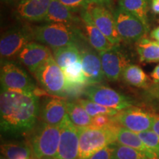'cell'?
Returning <instances> with one entry per match:
<instances>
[{
	"instance_id": "obj_1",
	"label": "cell",
	"mask_w": 159,
	"mask_h": 159,
	"mask_svg": "<svg viewBox=\"0 0 159 159\" xmlns=\"http://www.w3.org/2000/svg\"><path fill=\"white\" fill-rule=\"evenodd\" d=\"M35 93L1 90V130L5 134L23 135L35 128L39 108Z\"/></svg>"
},
{
	"instance_id": "obj_2",
	"label": "cell",
	"mask_w": 159,
	"mask_h": 159,
	"mask_svg": "<svg viewBox=\"0 0 159 159\" xmlns=\"http://www.w3.org/2000/svg\"><path fill=\"white\" fill-rule=\"evenodd\" d=\"M34 40L49 47L52 49L66 47L78 46L85 37L75 25L63 23H46L33 27Z\"/></svg>"
},
{
	"instance_id": "obj_3",
	"label": "cell",
	"mask_w": 159,
	"mask_h": 159,
	"mask_svg": "<svg viewBox=\"0 0 159 159\" xmlns=\"http://www.w3.org/2000/svg\"><path fill=\"white\" fill-rule=\"evenodd\" d=\"M113 123L114 120L105 128H95L91 125L85 128H78L79 151L77 159H88L98 150L116 143Z\"/></svg>"
},
{
	"instance_id": "obj_4",
	"label": "cell",
	"mask_w": 159,
	"mask_h": 159,
	"mask_svg": "<svg viewBox=\"0 0 159 159\" xmlns=\"http://www.w3.org/2000/svg\"><path fill=\"white\" fill-rule=\"evenodd\" d=\"M61 138V126L41 122L31 133L30 147L37 159L56 158Z\"/></svg>"
},
{
	"instance_id": "obj_5",
	"label": "cell",
	"mask_w": 159,
	"mask_h": 159,
	"mask_svg": "<svg viewBox=\"0 0 159 159\" xmlns=\"http://www.w3.org/2000/svg\"><path fill=\"white\" fill-rule=\"evenodd\" d=\"M34 40L33 28L28 25H18L8 29L0 39L1 61H11L19 55L24 47Z\"/></svg>"
},
{
	"instance_id": "obj_6",
	"label": "cell",
	"mask_w": 159,
	"mask_h": 159,
	"mask_svg": "<svg viewBox=\"0 0 159 159\" xmlns=\"http://www.w3.org/2000/svg\"><path fill=\"white\" fill-rule=\"evenodd\" d=\"M2 89L19 92L35 93L36 85L21 66L11 61H1Z\"/></svg>"
},
{
	"instance_id": "obj_7",
	"label": "cell",
	"mask_w": 159,
	"mask_h": 159,
	"mask_svg": "<svg viewBox=\"0 0 159 159\" xmlns=\"http://www.w3.org/2000/svg\"><path fill=\"white\" fill-rule=\"evenodd\" d=\"M113 13L117 32L122 41L133 43L144 38L149 29L138 17L120 7H116Z\"/></svg>"
},
{
	"instance_id": "obj_8",
	"label": "cell",
	"mask_w": 159,
	"mask_h": 159,
	"mask_svg": "<svg viewBox=\"0 0 159 159\" xmlns=\"http://www.w3.org/2000/svg\"><path fill=\"white\" fill-rule=\"evenodd\" d=\"M35 78L49 94L62 96L66 91V81L62 69L52 57L34 73Z\"/></svg>"
},
{
	"instance_id": "obj_9",
	"label": "cell",
	"mask_w": 159,
	"mask_h": 159,
	"mask_svg": "<svg viewBox=\"0 0 159 159\" xmlns=\"http://www.w3.org/2000/svg\"><path fill=\"white\" fill-rule=\"evenodd\" d=\"M84 94L97 104L118 111L130 108L134 105V101L129 97L103 85H89L85 87Z\"/></svg>"
},
{
	"instance_id": "obj_10",
	"label": "cell",
	"mask_w": 159,
	"mask_h": 159,
	"mask_svg": "<svg viewBox=\"0 0 159 159\" xmlns=\"http://www.w3.org/2000/svg\"><path fill=\"white\" fill-rule=\"evenodd\" d=\"M113 120L121 126L139 134L152 130L153 114L132 106L119 111L118 114L113 116Z\"/></svg>"
},
{
	"instance_id": "obj_11",
	"label": "cell",
	"mask_w": 159,
	"mask_h": 159,
	"mask_svg": "<svg viewBox=\"0 0 159 159\" xmlns=\"http://www.w3.org/2000/svg\"><path fill=\"white\" fill-rule=\"evenodd\" d=\"M105 77L109 80L116 81L122 75L125 69L130 64L124 52L118 46L99 52Z\"/></svg>"
},
{
	"instance_id": "obj_12",
	"label": "cell",
	"mask_w": 159,
	"mask_h": 159,
	"mask_svg": "<svg viewBox=\"0 0 159 159\" xmlns=\"http://www.w3.org/2000/svg\"><path fill=\"white\" fill-rule=\"evenodd\" d=\"M88 11L98 29L114 46L120 44L121 38L116 30L114 13L105 5H90Z\"/></svg>"
},
{
	"instance_id": "obj_13",
	"label": "cell",
	"mask_w": 159,
	"mask_h": 159,
	"mask_svg": "<svg viewBox=\"0 0 159 159\" xmlns=\"http://www.w3.org/2000/svg\"><path fill=\"white\" fill-rule=\"evenodd\" d=\"M79 151V131L67 116L61 125V138L57 159H77Z\"/></svg>"
},
{
	"instance_id": "obj_14",
	"label": "cell",
	"mask_w": 159,
	"mask_h": 159,
	"mask_svg": "<svg viewBox=\"0 0 159 159\" xmlns=\"http://www.w3.org/2000/svg\"><path fill=\"white\" fill-rule=\"evenodd\" d=\"M53 57L50 49L42 43L31 41L24 47L18 55V59L32 73Z\"/></svg>"
},
{
	"instance_id": "obj_15",
	"label": "cell",
	"mask_w": 159,
	"mask_h": 159,
	"mask_svg": "<svg viewBox=\"0 0 159 159\" xmlns=\"http://www.w3.org/2000/svg\"><path fill=\"white\" fill-rule=\"evenodd\" d=\"M81 24L84 30L85 39L94 50L98 52L108 50L114 45L111 43L106 36L98 29L93 21L91 16L88 11V8L84 9L80 12Z\"/></svg>"
},
{
	"instance_id": "obj_16",
	"label": "cell",
	"mask_w": 159,
	"mask_h": 159,
	"mask_svg": "<svg viewBox=\"0 0 159 159\" xmlns=\"http://www.w3.org/2000/svg\"><path fill=\"white\" fill-rule=\"evenodd\" d=\"M39 112L43 122L61 126L67 117V102L59 98H47L43 100Z\"/></svg>"
},
{
	"instance_id": "obj_17",
	"label": "cell",
	"mask_w": 159,
	"mask_h": 159,
	"mask_svg": "<svg viewBox=\"0 0 159 159\" xmlns=\"http://www.w3.org/2000/svg\"><path fill=\"white\" fill-rule=\"evenodd\" d=\"M96 52L88 48L80 50L81 63L86 77L87 85L99 84L105 77L99 55Z\"/></svg>"
},
{
	"instance_id": "obj_18",
	"label": "cell",
	"mask_w": 159,
	"mask_h": 159,
	"mask_svg": "<svg viewBox=\"0 0 159 159\" xmlns=\"http://www.w3.org/2000/svg\"><path fill=\"white\" fill-rule=\"evenodd\" d=\"M51 0H19L16 14L20 19L28 21H43Z\"/></svg>"
},
{
	"instance_id": "obj_19",
	"label": "cell",
	"mask_w": 159,
	"mask_h": 159,
	"mask_svg": "<svg viewBox=\"0 0 159 159\" xmlns=\"http://www.w3.org/2000/svg\"><path fill=\"white\" fill-rule=\"evenodd\" d=\"M113 129L116 143L142 151L147 155L149 159H159L158 155L144 144L138 134L121 126L115 122L113 123Z\"/></svg>"
},
{
	"instance_id": "obj_20",
	"label": "cell",
	"mask_w": 159,
	"mask_h": 159,
	"mask_svg": "<svg viewBox=\"0 0 159 159\" xmlns=\"http://www.w3.org/2000/svg\"><path fill=\"white\" fill-rule=\"evenodd\" d=\"M45 23H63L76 25L81 22L80 17L74 15V13L63 5L59 0H51L48 11L43 19Z\"/></svg>"
},
{
	"instance_id": "obj_21",
	"label": "cell",
	"mask_w": 159,
	"mask_h": 159,
	"mask_svg": "<svg viewBox=\"0 0 159 159\" xmlns=\"http://www.w3.org/2000/svg\"><path fill=\"white\" fill-rule=\"evenodd\" d=\"M62 70L65 77L66 91L74 92V90L81 89L87 84L81 61L70 64Z\"/></svg>"
},
{
	"instance_id": "obj_22",
	"label": "cell",
	"mask_w": 159,
	"mask_h": 159,
	"mask_svg": "<svg viewBox=\"0 0 159 159\" xmlns=\"http://www.w3.org/2000/svg\"><path fill=\"white\" fill-rule=\"evenodd\" d=\"M122 76L125 83L136 88L147 89L152 84L150 77L137 65L129 64L125 69Z\"/></svg>"
},
{
	"instance_id": "obj_23",
	"label": "cell",
	"mask_w": 159,
	"mask_h": 159,
	"mask_svg": "<svg viewBox=\"0 0 159 159\" xmlns=\"http://www.w3.org/2000/svg\"><path fill=\"white\" fill-rule=\"evenodd\" d=\"M55 61L61 69H64L70 64L81 61L80 50L78 46L70 45L52 49Z\"/></svg>"
},
{
	"instance_id": "obj_24",
	"label": "cell",
	"mask_w": 159,
	"mask_h": 159,
	"mask_svg": "<svg viewBox=\"0 0 159 159\" xmlns=\"http://www.w3.org/2000/svg\"><path fill=\"white\" fill-rule=\"evenodd\" d=\"M136 50L142 62H159V43L157 41L143 38L137 42Z\"/></svg>"
},
{
	"instance_id": "obj_25",
	"label": "cell",
	"mask_w": 159,
	"mask_h": 159,
	"mask_svg": "<svg viewBox=\"0 0 159 159\" xmlns=\"http://www.w3.org/2000/svg\"><path fill=\"white\" fill-rule=\"evenodd\" d=\"M119 7L138 17L149 29L148 0H119Z\"/></svg>"
},
{
	"instance_id": "obj_26",
	"label": "cell",
	"mask_w": 159,
	"mask_h": 159,
	"mask_svg": "<svg viewBox=\"0 0 159 159\" xmlns=\"http://www.w3.org/2000/svg\"><path fill=\"white\" fill-rule=\"evenodd\" d=\"M67 116L77 128H85L92 124V117L78 102H67Z\"/></svg>"
},
{
	"instance_id": "obj_27",
	"label": "cell",
	"mask_w": 159,
	"mask_h": 159,
	"mask_svg": "<svg viewBox=\"0 0 159 159\" xmlns=\"http://www.w3.org/2000/svg\"><path fill=\"white\" fill-rule=\"evenodd\" d=\"M1 153L8 159H30L33 151L24 143H5L1 145Z\"/></svg>"
},
{
	"instance_id": "obj_28",
	"label": "cell",
	"mask_w": 159,
	"mask_h": 159,
	"mask_svg": "<svg viewBox=\"0 0 159 159\" xmlns=\"http://www.w3.org/2000/svg\"><path fill=\"white\" fill-rule=\"evenodd\" d=\"M111 159H149L144 152L135 148L114 143Z\"/></svg>"
},
{
	"instance_id": "obj_29",
	"label": "cell",
	"mask_w": 159,
	"mask_h": 159,
	"mask_svg": "<svg viewBox=\"0 0 159 159\" xmlns=\"http://www.w3.org/2000/svg\"><path fill=\"white\" fill-rule=\"evenodd\" d=\"M77 102L82 105L85 110L86 111V112L92 118L101 114L114 116L118 114V112L119 111L118 110H116V109L108 108V107L97 104V103L93 102V101L90 100V99H79Z\"/></svg>"
},
{
	"instance_id": "obj_30",
	"label": "cell",
	"mask_w": 159,
	"mask_h": 159,
	"mask_svg": "<svg viewBox=\"0 0 159 159\" xmlns=\"http://www.w3.org/2000/svg\"><path fill=\"white\" fill-rule=\"evenodd\" d=\"M146 146L152 150L159 157V136L152 130H149L138 134Z\"/></svg>"
},
{
	"instance_id": "obj_31",
	"label": "cell",
	"mask_w": 159,
	"mask_h": 159,
	"mask_svg": "<svg viewBox=\"0 0 159 159\" xmlns=\"http://www.w3.org/2000/svg\"><path fill=\"white\" fill-rule=\"evenodd\" d=\"M61 3L66 6L73 13L80 12L87 9L91 5L88 0H59Z\"/></svg>"
},
{
	"instance_id": "obj_32",
	"label": "cell",
	"mask_w": 159,
	"mask_h": 159,
	"mask_svg": "<svg viewBox=\"0 0 159 159\" xmlns=\"http://www.w3.org/2000/svg\"><path fill=\"white\" fill-rule=\"evenodd\" d=\"M113 122L112 116L108 115L101 114L93 117L91 126L95 128H105Z\"/></svg>"
},
{
	"instance_id": "obj_33",
	"label": "cell",
	"mask_w": 159,
	"mask_h": 159,
	"mask_svg": "<svg viewBox=\"0 0 159 159\" xmlns=\"http://www.w3.org/2000/svg\"><path fill=\"white\" fill-rule=\"evenodd\" d=\"M114 144H111L98 150L95 153L91 155L88 159H111L114 151Z\"/></svg>"
},
{
	"instance_id": "obj_34",
	"label": "cell",
	"mask_w": 159,
	"mask_h": 159,
	"mask_svg": "<svg viewBox=\"0 0 159 159\" xmlns=\"http://www.w3.org/2000/svg\"><path fill=\"white\" fill-rule=\"evenodd\" d=\"M153 114V122H152V130L159 136V115L156 114Z\"/></svg>"
},
{
	"instance_id": "obj_35",
	"label": "cell",
	"mask_w": 159,
	"mask_h": 159,
	"mask_svg": "<svg viewBox=\"0 0 159 159\" xmlns=\"http://www.w3.org/2000/svg\"><path fill=\"white\" fill-rule=\"evenodd\" d=\"M150 8L155 14H159V0H151Z\"/></svg>"
},
{
	"instance_id": "obj_36",
	"label": "cell",
	"mask_w": 159,
	"mask_h": 159,
	"mask_svg": "<svg viewBox=\"0 0 159 159\" xmlns=\"http://www.w3.org/2000/svg\"><path fill=\"white\" fill-rule=\"evenodd\" d=\"M150 76L153 83H159V65L155 67Z\"/></svg>"
},
{
	"instance_id": "obj_37",
	"label": "cell",
	"mask_w": 159,
	"mask_h": 159,
	"mask_svg": "<svg viewBox=\"0 0 159 159\" xmlns=\"http://www.w3.org/2000/svg\"><path fill=\"white\" fill-rule=\"evenodd\" d=\"M88 1L91 5H102L106 6L112 2L113 0H88Z\"/></svg>"
},
{
	"instance_id": "obj_38",
	"label": "cell",
	"mask_w": 159,
	"mask_h": 159,
	"mask_svg": "<svg viewBox=\"0 0 159 159\" xmlns=\"http://www.w3.org/2000/svg\"><path fill=\"white\" fill-rule=\"evenodd\" d=\"M150 35L156 41H159V27H156L151 32Z\"/></svg>"
},
{
	"instance_id": "obj_39",
	"label": "cell",
	"mask_w": 159,
	"mask_h": 159,
	"mask_svg": "<svg viewBox=\"0 0 159 159\" xmlns=\"http://www.w3.org/2000/svg\"><path fill=\"white\" fill-rule=\"evenodd\" d=\"M2 2H3L4 4H6V5H14V4L16 2L17 0H1Z\"/></svg>"
},
{
	"instance_id": "obj_40",
	"label": "cell",
	"mask_w": 159,
	"mask_h": 159,
	"mask_svg": "<svg viewBox=\"0 0 159 159\" xmlns=\"http://www.w3.org/2000/svg\"><path fill=\"white\" fill-rule=\"evenodd\" d=\"M1 159H8V158H5V157H2V156H1Z\"/></svg>"
},
{
	"instance_id": "obj_41",
	"label": "cell",
	"mask_w": 159,
	"mask_h": 159,
	"mask_svg": "<svg viewBox=\"0 0 159 159\" xmlns=\"http://www.w3.org/2000/svg\"><path fill=\"white\" fill-rule=\"evenodd\" d=\"M44 159H57V158H44Z\"/></svg>"
},
{
	"instance_id": "obj_42",
	"label": "cell",
	"mask_w": 159,
	"mask_h": 159,
	"mask_svg": "<svg viewBox=\"0 0 159 159\" xmlns=\"http://www.w3.org/2000/svg\"><path fill=\"white\" fill-rule=\"evenodd\" d=\"M148 1H149V2H150V1H151V0H148Z\"/></svg>"
},
{
	"instance_id": "obj_43",
	"label": "cell",
	"mask_w": 159,
	"mask_h": 159,
	"mask_svg": "<svg viewBox=\"0 0 159 159\" xmlns=\"http://www.w3.org/2000/svg\"><path fill=\"white\" fill-rule=\"evenodd\" d=\"M157 42H158V43H159V41H157Z\"/></svg>"
},
{
	"instance_id": "obj_44",
	"label": "cell",
	"mask_w": 159,
	"mask_h": 159,
	"mask_svg": "<svg viewBox=\"0 0 159 159\" xmlns=\"http://www.w3.org/2000/svg\"><path fill=\"white\" fill-rule=\"evenodd\" d=\"M158 22H159V19H158Z\"/></svg>"
}]
</instances>
